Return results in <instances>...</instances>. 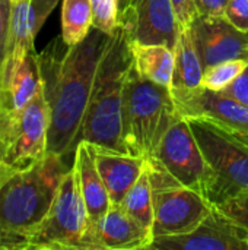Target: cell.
I'll return each instance as SVG.
<instances>
[{
  "label": "cell",
  "mask_w": 248,
  "mask_h": 250,
  "mask_svg": "<svg viewBox=\"0 0 248 250\" xmlns=\"http://www.w3.org/2000/svg\"><path fill=\"white\" fill-rule=\"evenodd\" d=\"M16 173L15 168H12L3 158V151L0 149V189L3 188V185Z\"/></svg>",
  "instance_id": "4dcf8cb0"
},
{
  "label": "cell",
  "mask_w": 248,
  "mask_h": 250,
  "mask_svg": "<svg viewBox=\"0 0 248 250\" xmlns=\"http://www.w3.org/2000/svg\"><path fill=\"white\" fill-rule=\"evenodd\" d=\"M232 133H234V132H232ZM234 135H235L240 141H243L244 144H247L248 145V135H241V133H234Z\"/></svg>",
  "instance_id": "1f68e13d"
},
{
  "label": "cell",
  "mask_w": 248,
  "mask_h": 250,
  "mask_svg": "<svg viewBox=\"0 0 248 250\" xmlns=\"http://www.w3.org/2000/svg\"><path fill=\"white\" fill-rule=\"evenodd\" d=\"M41 72L38 54L31 51L18 66L7 86L0 89V149L22 116L26 105L41 88Z\"/></svg>",
  "instance_id": "2e32d148"
},
{
  "label": "cell",
  "mask_w": 248,
  "mask_h": 250,
  "mask_svg": "<svg viewBox=\"0 0 248 250\" xmlns=\"http://www.w3.org/2000/svg\"><path fill=\"white\" fill-rule=\"evenodd\" d=\"M94 26L91 0H63L61 4V38L67 45L80 42Z\"/></svg>",
  "instance_id": "44dd1931"
},
{
  "label": "cell",
  "mask_w": 248,
  "mask_h": 250,
  "mask_svg": "<svg viewBox=\"0 0 248 250\" xmlns=\"http://www.w3.org/2000/svg\"><path fill=\"white\" fill-rule=\"evenodd\" d=\"M172 3H174V9L177 13V19L180 22V26L187 28L191 23L193 18L197 15L194 0H172Z\"/></svg>",
  "instance_id": "f1b7e54d"
},
{
  "label": "cell",
  "mask_w": 248,
  "mask_h": 250,
  "mask_svg": "<svg viewBox=\"0 0 248 250\" xmlns=\"http://www.w3.org/2000/svg\"><path fill=\"white\" fill-rule=\"evenodd\" d=\"M152 242L151 229L132 217L121 204H111L110 209L94 227L88 250L149 249Z\"/></svg>",
  "instance_id": "9a60e30c"
},
{
  "label": "cell",
  "mask_w": 248,
  "mask_h": 250,
  "mask_svg": "<svg viewBox=\"0 0 248 250\" xmlns=\"http://www.w3.org/2000/svg\"><path fill=\"white\" fill-rule=\"evenodd\" d=\"M126 3H127V0H120V10L124 7V4H126Z\"/></svg>",
  "instance_id": "d6a6232c"
},
{
  "label": "cell",
  "mask_w": 248,
  "mask_h": 250,
  "mask_svg": "<svg viewBox=\"0 0 248 250\" xmlns=\"http://www.w3.org/2000/svg\"><path fill=\"white\" fill-rule=\"evenodd\" d=\"M247 239H248V237H247Z\"/></svg>",
  "instance_id": "e575fe53"
},
{
  "label": "cell",
  "mask_w": 248,
  "mask_h": 250,
  "mask_svg": "<svg viewBox=\"0 0 248 250\" xmlns=\"http://www.w3.org/2000/svg\"><path fill=\"white\" fill-rule=\"evenodd\" d=\"M224 215L248 231V192H244L216 207Z\"/></svg>",
  "instance_id": "d4e9b609"
},
{
  "label": "cell",
  "mask_w": 248,
  "mask_h": 250,
  "mask_svg": "<svg viewBox=\"0 0 248 250\" xmlns=\"http://www.w3.org/2000/svg\"><path fill=\"white\" fill-rule=\"evenodd\" d=\"M50 108L42 85L13 126L4 148V161L16 171L29 167L47 154Z\"/></svg>",
  "instance_id": "30bf717a"
},
{
  "label": "cell",
  "mask_w": 248,
  "mask_h": 250,
  "mask_svg": "<svg viewBox=\"0 0 248 250\" xmlns=\"http://www.w3.org/2000/svg\"><path fill=\"white\" fill-rule=\"evenodd\" d=\"M224 16L238 29L248 32V0H228Z\"/></svg>",
  "instance_id": "484cf974"
},
{
  "label": "cell",
  "mask_w": 248,
  "mask_h": 250,
  "mask_svg": "<svg viewBox=\"0 0 248 250\" xmlns=\"http://www.w3.org/2000/svg\"><path fill=\"white\" fill-rule=\"evenodd\" d=\"M10 15H12V1L10 0H0V72L3 67L4 56H6Z\"/></svg>",
  "instance_id": "4316f807"
},
{
  "label": "cell",
  "mask_w": 248,
  "mask_h": 250,
  "mask_svg": "<svg viewBox=\"0 0 248 250\" xmlns=\"http://www.w3.org/2000/svg\"><path fill=\"white\" fill-rule=\"evenodd\" d=\"M132 51L134 66L143 78L162 86H171L174 72L172 48L164 44H132Z\"/></svg>",
  "instance_id": "ffe728a7"
},
{
  "label": "cell",
  "mask_w": 248,
  "mask_h": 250,
  "mask_svg": "<svg viewBox=\"0 0 248 250\" xmlns=\"http://www.w3.org/2000/svg\"><path fill=\"white\" fill-rule=\"evenodd\" d=\"M118 23L132 44H164L172 50L181 31L172 0H127Z\"/></svg>",
  "instance_id": "ba28073f"
},
{
  "label": "cell",
  "mask_w": 248,
  "mask_h": 250,
  "mask_svg": "<svg viewBox=\"0 0 248 250\" xmlns=\"http://www.w3.org/2000/svg\"><path fill=\"white\" fill-rule=\"evenodd\" d=\"M203 64L194 45L191 32L181 28L174 47V72L170 91L172 97L191 92L202 86Z\"/></svg>",
  "instance_id": "d6986e66"
},
{
  "label": "cell",
  "mask_w": 248,
  "mask_h": 250,
  "mask_svg": "<svg viewBox=\"0 0 248 250\" xmlns=\"http://www.w3.org/2000/svg\"><path fill=\"white\" fill-rule=\"evenodd\" d=\"M172 98L184 119H206L229 132L248 135V105L234 97L200 86Z\"/></svg>",
  "instance_id": "5bb4252c"
},
{
  "label": "cell",
  "mask_w": 248,
  "mask_h": 250,
  "mask_svg": "<svg viewBox=\"0 0 248 250\" xmlns=\"http://www.w3.org/2000/svg\"><path fill=\"white\" fill-rule=\"evenodd\" d=\"M206 161L202 195L218 207L248 192V145L206 119H187Z\"/></svg>",
  "instance_id": "5b68a950"
},
{
  "label": "cell",
  "mask_w": 248,
  "mask_h": 250,
  "mask_svg": "<svg viewBox=\"0 0 248 250\" xmlns=\"http://www.w3.org/2000/svg\"><path fill=\"white\" fill-rule=\"evenodd\" d=\"M67 157L47 152L16 171L0 189V250H28L35 230L47 217L64 174Z\"/></svg>",
  "instance_id": "7a4b0ae2"
},
{
  "label": "cell",
  "mask_w": 248,
  "mask_h": 250,
  "mask_svg": "<svg viewBox=\"0 0 248 250\" xmlns=\"http://www.w3.org/2000/svg\"><path fill=\"white\" fill-rule=\"evenodd\" d=\"M96 168L108 190L111 204H121L126 193L137 182L148 166V160L104 149L92 145Z\"/></svg>",
  "instance_id": "ac0fdd59"
},
{
  "label": "cell",
  "mask_w": 248,
  "mask_h": 250,
  "mask_svg": "<svg viewBox=\"0 0 248 250\" xmlns=\"http://www.w3.org/2000/svg\"><path fill=\"white\" fill-rule=\"evenodd\" d=\"M196 12L202 16H219L224 15L228 0H194Z\"/></svg>",
  "instance_id": "f546056e"
},
{
  "label": "cell",
  "mask_w": 248,
  "mask_h": 250,
  "mask_svg": "<svg viewBox=\"0 0 248 250\" xmlns=\"http://www.w3.org/2000/svg\"><path fill=\"white\" fill-rule=\"evenodd\" d=\"M132 64V44L124 26L118 23L98 64L79 142L129 154L123 139V97Z\"/></svg>",
  "instance_id": "3957f363"
},
{
  "label": "cell",
  "mask_w": 248,
  "mask_h": 250,
  "mask_svg": "<svg viewBox=\"0 0 248 250\" xmlns=\"http://www.w3.org/2000/svg\"><path fill=\"white\" fill-rule=\"evenodd\" d=\"M247 59H232L216 63L203 72L202 86L212 91H224L228 88L247 67Z\"/></svg>",
  "instance_id": "603a6c76"
},
{
  "label": "cell",
  "mask_w": 248,
  "mask_h": 250,
  "mask_svg": "<svg viewBox=\"0 0 248 250\" xmlns=\"http://www.w3.org/2000/svg\"><path fill=\"white\" fill-rule=\"evenodd\" d=\"M94 12V26L113 35L118 26L120 0H91Z\"/></svg>",
  "instance_id": "cb8c5ba5"
},
{
  "label": "cell",
  "mask_w": 248,
  "mask_h": 250,
  "mask_svg": "<svg viewBox=\"0 0 248 250\" xmlns=\"http://www.w3.org/2000/svg\"><path fill=\"white\" fill-rule=\"evenodd\" d=\"M88 226L77 171L72 166L60 183L47 217L32 234L28 250H85Z\"/></svg>",
  "instance_id": "52a82bcc"
},
{
  "label": "cell",
  "mask_w": 248,
  "mask_h": 250,
  "mask_svg": "<svg viewBox=\"0 0 248 250\" xmlns=\"http://www.w3.org/2000/svg\"><path fill=\"white\" fill-rule=\"evenodd\" d=\"M205 69L232 59L248 60V32L238 29L224 15H196L189 25Z\"/></svg>",
  "instance_id": "4fadbf2b"
},
{
  "label": "cell",
  "mask_w": 248,
  "mask_h": 250,
  "mask_svg": "<svg viewBox=\"0 0 248 250\" xmlns=\"http://www.w3.org/2000/svg\"><path fill=\"white\" fill-rule=\"evenodd\" d=\"M148 171L152 185L153 239L190 233L212 212L213 205L200 192L180 185L156 161L148 160Z\"/></svg>",
  "instance_id": "8992f818"
},
{
  "label": "cell",
  "mask_w": 248,
  "mask_h": 250,
  "mask_svg": "<svg viewBox=\"0 0 248 250\" xmlns=\"http://www.w3.org/2000/svg\"><path fill=\"white\" fill-rule=\"evenodd\" d=\"M12 3H16V1H19V0H10Z\"/></svg>",
  "instance_id": "836d02e7"
},
{
  "label": "cell",
  "mask_w": 248,
  "mask_h": 250,
  "mask_svg": "<svg viewBox=\"0 0 248 250\" xmlns=\"http://www.w3.org/2000/svg\"><path fill=\"white\" fill-rule=\"evenodd\" d=\"M221 92H224L229 97H234V98L240 100L241 103L248 105V64L246 70L228 88H225Z\"/></svg>",
  "instance_id": "83f0119b"
},
{
  "label": "cell",
  "mask_w": 248,
  "mask_h": 250,
  "mask_svg": "<svg viewBox=\"0 0 248 250\" xmlns=\"http://www.w3.org/2000/svg\"><path fill=\"white\" fill-rule=\"evenodd\" d=\"M58 1L60 0H19L12 3L6 56L0 72V89L7 86L26 54L35 51V37Z\"/></svg>",
  "instance_id": "8fae6325"
},
{
  "label": "cell",
  "mask_w": 248,
  "mask_h": 250,
  "mask_svg": "<svg viewBox=\"0 0 248 250\" xmlns=\"http://www.w3.org/2000/svg\"><path fill=\"white\" fill-rule=\"evenodd\" d=\"M73 167L77 171L79 186H80V192H82V196H83V201L86 205V211H88V218H89L88 233L85 237V250H88L89 236H91L94 227L96 226V223L110 209L111 199H110L108 190L101 179V174L96 168L92 144L85 142V141L77 144L76 151H75Z\"/></svg>",
  "instance_id": "e0dca14e"
},
{
  "label": "cell",
  "mask_w": 248,
  "mask_h": 250,
  "mask_svg": "<svg viewBox=\"0 0 248 250\" xmlns=\"http://www.w3.org/2000/svg\"><path fill=\"white\" fill-rule=\"evenodd\" d=\"M121 207L134 217L145 227L152 230L153 224V204H152V185L149 179L148 166L137 182L132 186V189L126 193L121 201Z\"/></svg>",
  "instance_id": "7402d4cb"
},
{
  "label": "cell",
  "mask_w": 248,
  "mask_h": 250,
  "mask_svg": "<svg viewBox=\"0 0 248 250\" xmlns=\"http://www.w3.org/2000/svg\"><path fill=\"white\" fill-rule=\"evenodd\" d=\"M151 160L156 161L180 185L202 192L206 161L187 119H178L168 129Z\"/></svg>",
  "instance_id": "9c48e42d"
},
{
  "label": "cell",
  "mask_w": 248,
  "mask_h": 250,
  "mask_svg": "<svg viewBox=\"0 0 248 250\" xmlns=\"http://www.w3.org/2000/svg\"><path fill=\"white\" fill-rule=\"evenodd\" d=\"M248 231L216 207L190 233L153 239L152 250H248Z\"/></svg>",
  "instance_id": "7c38bea8"
},
{
  "label": "cell",
  "mask_w": 248,
  "mask_h": 250,
  "mask_svg": "<svg viewBox=\"0 0 248 250\" xmlns=\"http://www.w3.org/2000/svg\"><path fill=\"white\" fill-rule=\"evenodd\" d=\"M110 38V34L92 26L76 45H67L60 35L38 54L50 108L47 152L63 157L75 154L96 69Z\"/></svg>",
  "instance_id": "6da1fadb"
},
{
  "label": "cell",
  "mask_w": 248,
  "mask_h": 250,
  "mask_svg": "<svg viewBox=\"0 0 248 250\" xmlns=\"http://www.w3.org/2000/svg\"><path fill=\"white\" fill-rule=\"evenodd\" d=\"M178 119L170 88L143 78L133 60L123 97V139L129 154L153 158L164 135Z\"/></svg>",
  "instance_id": "277c9868"
}]
</instances>
